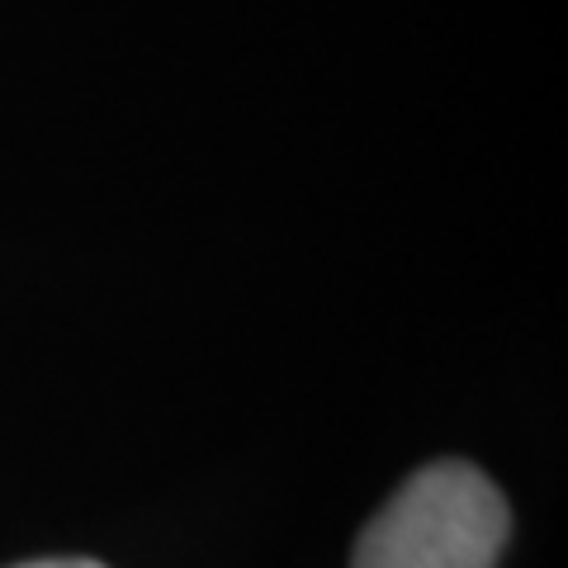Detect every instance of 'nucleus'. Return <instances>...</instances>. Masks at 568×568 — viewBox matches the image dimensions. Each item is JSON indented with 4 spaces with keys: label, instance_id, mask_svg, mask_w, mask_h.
<instances>
[{
    "label": "nucleus",
    "instance_id": "2",
    "mask_svg": "<svg viewBox=\"0 0 568 568\" xmlns=\"http://www.w3.org/2000/svg\"><path fill=\"white\" fill-rule=\"evenodd\" d=\"M14 568H104L95 559H33V564H14Z\"/></svg>",
    "mask_w": 568,
    "mask_h": 568
},
{
    "label": "nucleus",
    "instance_id": "1",
    "mask_svg": "<svg viewBox=\"0 0 568 568\" xmlns=\"http://www.w3.org/2000/svg\"><path fill=\"white\" fill-rule=\"evenodd\" d=\"M507 503L459 459L417 469L361 530L351 568H493L507 545Z\"/></svg>",
    "mask_w": 568,
    "mask_h": 568
}]
</instances>
